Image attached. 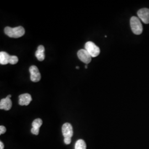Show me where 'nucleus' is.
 Segmentation results:
<instances>
[{"mask_svg":"<svg viewBox=\"0 0 149 149\" xmlns=\"http://www.w3.org/2000/svg\"><path fill=\"white\" fill-rule=\"evenodd\" d=\"M4 32L7 36L13 38L21 37L25 34V30L24 28L22 26H18L15 28L6 27L5 28Z\"/></svg>","mask_w":149,"mask_h":149,"instance_id":"1","label":"nucleus"},{"mask_svg":"<svg viewBox=\"0 0 149 149\" xmlns=\"http://www.w3.org/2000/svg\"><path fill=\"white\" fill-rule=\"evenodd\" d=\"M18 61V58L16 56H11L5 52H0V64L7 65L8 64L15 65Z\"/></svg>","mask_w":149,"mask_h":149,"instance_id":"2","label":"nucleus"},{"mask_svg":"<svg viewBox=\"0 0 149 149\" xmlns=\"http://www.w3.org/2000/svg\"><path fill=\"white\" fill-rule=\"evenodd\" d=\"M130 27L134 33L136 35L141 34L143 32V26L138 17L133 16L130 19Z\"/></svg>","mask_w":149,"mask_h":149,"instance_id":"3","label":"nucleus"},{"mask_svg":"<svg viewBox=\"0 0 149 149\" xmlns=\"http://www.w3.org/2000/svg\"><path fill=\"white\" fill-rule=\"evenodd\" d=\"M86 51L90 54L92 58L97 57L100 54V49L92 42H87L85 45Z\"/></svg>","mask_w":149,"mask_h":149,"instance_id":"4","label":"nucleus"},{"mask_svg":"<svg viewBox=\"0 0 149 149\" xmlns=\"http://www.w3.org/2000/svg\"><path fill=\"white\" fill-rule=\"evenodd\" d=\"M29 72L31 74V80L32 82H37L41 79V74L37 67L35 65L31 66L29 68Z\"/></svg>","mask_w":149,"mask_h":149,"instance_id":"5","label":"nucleus"},{"mask_svg":"<svg viewBox=\"0 0 149 149\" xmlns=\"http://www.w3.org/2000/svg\"><path fill=\"white\" fill-rule=\"evenodd\" d=\"M77 56L80 60L85 63L89 64L92 60V56L85 49H80L77 52Z\"/></svg>","mask_w":149,"mask_h":149,"instance_id":"6","label":"nucleus"},{"mask_svg":"<svg viewBox=\"0 0 149 149\" xmlns=\"http://www.w3.org/2000/svg\"><path fill=\"white\" fill-rule=\"evenodd\" d=\"M62 133L64 139H71L73 136V128L71 124L66 123L62 127Z\"/></svg>","mask_w":149,"mask_h":149,"instance_id":"7","label":"nucleus"},{"mask_svg":"<svg viewBox=\"0 0 149 149\" xmlns=\"http://www.w3.org/2000/svg\"><path fill=\"white\" fill-rule=\"evenodd\" d=\"M139 18L145 24L149 23V9L142 8L138 12Z\"/></svg>","mask_w":149,"mask_h":149,"instance_id":"8","label":"nucleus"},{"mask_svg":"<svg viewBox=\"0 0 149 149\" xmlns=\"http://www.w3.org/2000/svg\"><path fill=\"white\" fill-rule=\"evenodd\" d=\"M43 124V121L41 119H36L32 123V128L31 132L33 134L38 135L39 133V128Z\"/></svg>","mask_w":149,"mask_h":149,"instance_id":"9","label":"nucleus"},{"mask_svg":"<svg viewBox=\"0 0 149 149\" xmlns=\"http://www.w3.org/2000/svg\"><path fill=\"white\" fill-rule=\"evenodd\" d=\"M32 100L31 95L28 93L22 94L19 96V104L21 106H28Z\"/></svg>","mask_w":149,"mask_h":149,"instance_id":"10","label":"nucleus"},{"mask_svg":"<svg viewBox=\"0 0 149 149\" xmlns=\"http://www.w3.org/2000/svg\"><path fill=\"white\" fill-rule=\"evenodd\" d=\"M12 106V102L11 99L7 97L3 98L0 101V109L9 111Z\"/></svg>","mask_w":149,"mask_h":149,"instance_id":"11","label":"nucleus"},{"mask_svg":"<svg viewBox=\"0 0 149 149\" xmlns=\"http://www.w3.org/2000/svg\"><path fill=\"white\" fill-rule=\"evenodd\" d=\"M45 48L43 45H39L36 52V56L39 61H42L45 59Z\"/></svg>","mask_w":149,"mask_h":149,"instance_id":"12","label":"nucleus"},{"mask_svg":"<svg viewBox=\"0 0 149 149\" xmlns=\"http://www.w3.org/2000/svg\"><path fill=\"white\" fill-rule=\"evenodd\" d=\"M86 147L85 141L82 139H79L75 144L74 149H86Z\"/></svg>","mask_w":149,"mask_h":149,"instance_id":"13","label":"nucleus"},{"mask_svg":"<svg viewBox=\"0 0 149 149\" xmlns=\"http://www.w3.org/2000/svg\"><path fill=\"white\" fill-rule=\"evenodd\" d=\"M6 132V128L3 126V125H1L0 126V134L2 135V134H5Z\"/></svg>","mask_w":149,"mask_h":149,"instance_id":"14","label":"nucleus"},{"mask_svg":"<svg viewBox=\"0 0 149 149\" xmlns=\"http://www.w3.org/2000/svg\"><path fill=\"white\" fill-rule=\"evenodd\" d=\"M64 143L66 145H69L71 143V139H64Z\"/></svg>","mask_w":149,"mask_h":149,"instance_id":"15","label":"nucleus"},{"mask_svg":"<svg viewBox=\"0 0 149 149\" xmlns=\"http://www.w3.org/2000/svg\"><path fill=\"white\" fill-rule=\"evenodd\" d=\"M4 149V145L2 141H0V149Z\"/></svg>","mask_w":149,"mask_h":149,"instance_id":"16","label":"nucleus"},{"mask_svg":"<svg viewBox=\"0 0 149 149\" xmlns=\"http://www.w3.org/2000/svg\"><path fill=\"white\" fill-rule=\"evenodd\" d=\"M7 97H8V98H11V97H12V96H11V95H8V96H7Z\"/></svg>","mask_w":149,"mask_h":149,"instance_id":"17","label":"nucleus"},{"mask_svg":"<svg viewBox=\"0 0 149 149\" xmlns=\"http://www.w3.org/2000/svg\"><path fill=\"white\" fill-rule=\"evenodd\" d=\"M76 69H79L80 67H79V66H76Z\"/></svg>","mask_w":149,"mask_h":149,"instance_id":"18","label":"nucleus"},{"mask_svg":"<svg viewBox=\"0 0 149 149\" xmlns=\"http://www.w3.org/2000/svg\"><path fill=\"white\" fill-rule=\"evenodd\" d=\"M85 68V69H87V64H86V65Z\"/></svg>","mask_w":149,"mask_h":149,"instance_id":"19","label":"nucleus"}]
</instances>
